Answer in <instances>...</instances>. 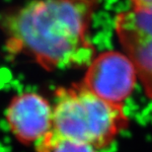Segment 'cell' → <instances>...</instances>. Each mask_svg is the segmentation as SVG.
<instances>
[{"instance_id":"obj_1","label":"cell","mask_w":152,"mask_h":152,"mask_svg":"<svg viewBox=\"0 0 152 152\" xmlns=\"http://www.w3.org/2000/svg\"><path fill=\"white\" fill-rule=\"evenodd\" d=\"M98 0H33L4 18L8 50L45 70L87 66L95 56L89 29Z\"/></svg>"},{"instance_id":"obj_2","label":"cell","mask_w":152,"mask_h":152,"mask_svg":"<svg viewBox=\"0 0 152 152\" xmlns=\"http://www.w3.org/2000/svg\"><path fill=\"white\" fill-rule=\"evenodd\" d=\"M54 97L51 130L39 142L67 138L99 150L110 146L129 124L123 105L100 98L82 82L57 88Z\"/></svg>"},{"instance_id":"obj_3","label":"cell","mask_w":152,"mask_h":152,"mask_svg":"<svg viewBox=\"0 0 152 152\" xmlns=\"http://www.w3.org/2000/svg\"><path fill=\"white\" fill-rule=\"evenodd\" d=\"M115 31L145 94L152 100V8L132 7L118 13Z\"/></svg>"},{"instance_id":"obj_4","label":"cell","mask_w":152,"mask_h":152,"mask_svg":"<svg viewBox=\"0 0 152 152\" xmlns=\"http://www.w3.org/2000/svg\"><path fill=\"white\" fill-rule=\"evenodd\" d=\"M137 80L129 57L124 53L108 50L95 54L87 65L82 83L100 98L123 105L132 95Z\"/></svg>"},{"instance_id":"obj_5","label":"cell","mask_w":152,"mask_h":152,"mask_svg":"<svg viewBox=\"0 0 152 152\" xmlns=\"http://www.w3.org/2000/svg\"><path fill=\"white\" fill-rule=\"evenodd\" d=\"M5 115L18 141L36 145L51 130L53 104L38 93H21L12 98Z\"/></svg>"},{"instance_id":"obj_6","label":"cell","mask_w":152,"mask_h":152,"mask_svg":"<svg viewBox=\"0 0 152 152\" xmlns=\"http://www.w3.org/2000/svg\"><path fill=\"white\" fill-rule=\"evenodd\" d=\"M36 152H98L92 145L67 138H57L39 142Z\"/></svg>"},{"instance_id":"obj_7","label":"cell","mask_w":152,"mask_h":152,"mask_svg":"<svg viewBox=\"0 0 152 152\" xmlns=\"http://www.w3.org/2000/svg\"><path fill=\"white\" fill-rule=\"evenodd\" d=\"M133 8H152V0H129Z\"/></svg>"}]
</instances>
